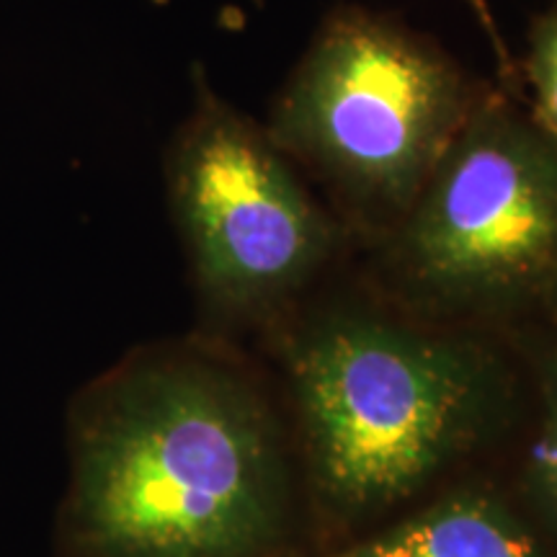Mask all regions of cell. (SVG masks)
Here are the masks:
<instances>
[{
  "label": "cell",
  "instance_id": "8992f818",
  "mask_svg": "<svg viewBox=\"0 0 557 557\" xmlns=\"http://www.w3.org/2000/svg\"><path fill=\"white\" fill-rule=\"evenodd\" d=\"M329 557H557L524 508L485 485H465L406 508Z\"/></svg>",
  "mask_w": 557,
  "mask_h": 557
},
{
  "label": "cell",
  "instance_id": "ba28073f",
  "mask_svg": "<svg viewBox=\"0 0 557 557\" xmlns=\"http://www.w3.org/2000/svg\"><path fill=\"white\" fill-rule=\"evenodd\" d=\"M524 73L534 99V120L557 143V5L534 21Z\"/></svg>",
  "mask_w": 557,
  "mask_h": 557
},
{
  "label": "cell",
  "instance_id": "6da1fadb",
  "mask_svg": "<svg viewBox=\"0 0 557 557\" xmlns=\"http://www.w3.org/2000/svg\"><path fill=\"white\" fill-rule=\"evenodd\" d=\"M292 527L282 418L225 354L148 348L86 393L65 511L78 557H284Z\"/></svg>",
  "mask_w": 557,
  "mask_h": 557
},
{
  "label": "cell",
  "instance_id": "7a4b0ae2",
  "mask_svg": "<svg viewBox=\"0 0 557 557\" xmlns=\"http://www.w3.org/2000/svg\"><path fill=\"white\" fill-rule=\"evenodd\" d=\"M312 498L341 527L406 511L496 434L511 377L483 341L367 308L305 320L284 346Z\"/></svg>",
  "mask_w": 557,
  "mask_h": 557
},
{
  "label": "cell",
  "instance_id": "30bf717a",
  "mask_svg": "<svg viewBox=\"0 0 557 557\" xmlns=\"http://www.w3.org/2000/svg\"><path fill=\"white\" fill-rule=\"evenodd\" d=\"M542 308L549 310L557 318V276L553 278V284H549V289H547V295H545V302H542Z\"/></svg>",
  "mask_w": 557,
  "mask_h": 557
},
{
  "label": "cell",
  "instance_id": "277c9868",
  "mask_svg": "<svg viewBox=\"0 0 557 557\" xmlns=\"http://www.w3.org/2000/svg\"><path fill=\"white\" fill-rule=\"evenodd\" d=\"M389 271L418 310L491 318L542 305L557 276V143L483 94L393 225Z\"/></svg>",
  "mask_w": 557,
  "mask_h": 557
},
{
  "label": "cell",
  "instance_id": "3957f363",
  "mask_svg": "<svg viewBox=\"0 0 557 557\" xmlns=\"http://www.w3.org/2000/svg\"><path fill=\"white\" fill-rule=\"evenodd\" d=\"M483 99L455 60L364 9L329 16L278 90L269 137L361 218L395 225Z\"/></svg>",
  "mask_w": 557,
  "mask_h": 557
},
{
  "label": "cell",
  "instance_id": "5b68a950",
  "mask_svg": "<svg viewBox=\"0 0 557 557\" xmlns=\"http://www.w3.org/2000/svg\"><path fill=\"white\" fill-rule=\"evenodd\" d=\"M165 184L194 284L222 320L276 315L336 248L333 220L295 163L205 81L171 143Z\"/></svg>",
  "mask_w": 557,
  "mask_h": 557
},
{
  "label": "cell",
  "instance_id": "9c48e42d",
  "mask_svg": "<svg viewBox=\"0 0 557 557\" xmlns=\"http://www.w3.org/2000/svg\"><path fill=\"white\" fill-rule=\"evenodd\" d=\"M462 3H468V5H470L472 13H475L480 24H483V29L487 32V37H491L493 47H496V50L500 52V58H504V54H506V50H504V41L498 39L496 24H493V13H491V9H487V0H462Z\"/></svg>",
  "mask_w": 557,
  "mask_h": 557
},
{
  "label": "cell",
  "instance_id": "52a82bcc",
  "mask_svg": "<svg viewBox=\"0 0 557 557\" xmlns=\"http://www.w3.org/2000/svg\"><path fill=\"white\" fill-rule=\"evenodd\" d=\"M537 393V423L527 447L521 487L527 513L557 547V344L540 357Z\"/></svg>",
  "mask_w": 557,
  "mask_h": 557
}]
</instances>
